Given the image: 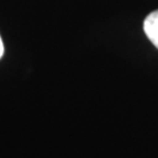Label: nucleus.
I'll use <instances>...</instances> for the list:
<instances>
[{"label": "nucleus", "mask_w": 158, "mask_h": 158, "mask_svg": "<svg viewBox=\"0 0 158 158\" xmlns=\"http://www.w3.org/2000/svg\"><path fill=\"white\" fill-rule=\"evenodd\" d=\"M144 33L148 39L152 42L155 47L158 48V10L151 12L144 20L143 23Z\"/></svg>", "instance_id": "f257e3e1"}, {"label": "nucleus", "mask_w": 158, "mask_h": 158, "mask_svg": "<svg viewBox=\"0 0 158 158\" xmlns=\"http://www.w3.org/2000/svg\"><path fill=\"white\" fill-rule=\"evenodd\" d=\"M4 55V44H2V40L0 38V59Z\"/></svg>", "instance_id": "f03ea898"}]
</instances>
